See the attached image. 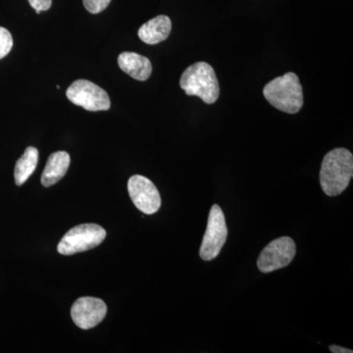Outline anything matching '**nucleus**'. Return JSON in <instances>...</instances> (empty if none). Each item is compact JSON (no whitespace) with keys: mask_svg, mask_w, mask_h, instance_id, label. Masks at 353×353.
I'll return each instance as SVG.
<instances>
[{"mask_svg":"<svg viewBox=\"0 0 353 353\" xmlns=\"http://www.w3.org/2000/svg\"><path fill=\"white\" fill-rule=\"evenodd\" d=\"M296 252V243L289 236L276 239L260 253L257 267L262 273H271L285 268L292 263Z\"/></svg>","mask_w":353,"mask_h":353,"instance_id":"nucleus-7","label":"nucleus"},{"mask_svg":"<svg viewBox=\"0 0 353 353\" xmlns=\"http://www.w3.org/2000/svg\"><path fill=\"white\" fill-rule=\"evenodd\" d=\"M83 2L88 12L99 14L108 8L111 0H83Z\"/></svg>","mask_w":353,"mask_h":353,"instance_id":"nucleus-15","label":"nucleus"},{"mask_svg":"<svg viewBox=\"0 0 353 353\" xmlns=\"http://www.w3.org/2000/svg\"><path fill=\"white\" fill-rule=\"evenodd\" d=\"M128 192L136 208L145 214L157 213L161 206V197L154 183L141 175H134L128 182Z\"/></svg>","mask_w":353,"mask_h":353,"instance_id":"nucleus-8","label":"nucleus"},{"mask_svg":"<svg viewBox=\"0 0 353 353\" xmlns=\"http://www.w3.org/2000/svg\"><path fill=\"white\" fill-rule=\"evenodd\" d=\"M72 103L88 111H105L111 106L109 95L103 88L88 80H77L66 92Z\"/></svg>","mask_w":353,"mask_h":353,"instance_id":"nucleus-6","label":"nucleus"},{"mask_svg":"<svg viewBox=\"0 0 353 353\" xmlns=\"http://www.w3.org/2000/svg\"><path fill=\"white\" fill-rule=\"evenodd\" d=\"M29 2L37 14L41 13V11H48L52 4V0H29Z\"/></svg>","mask_w":353,"mask_h":353,"instance_id":"nucleus-16","label":"nucleus"},{"mask_svg":"<svg viewBox=\"0 0 353 353\" xmlns=\"http://www.w3.org/2000/svg\"><path fill=\"white\" fill-rule=\"evenodd\" d=\"M172 22L168 16L159 15L141 26L139 30V38L148 44H157L170 36Z\"/></svg>","mask_w":353,"mask_h":353,"instance_id":"nucleus-11","label":"nucleus"},{"mask_svg":"<svg viewBox=\"0 0 353 353\" xmlns=\"http://www.w3.org/2000/svg\"><path fill=\"white\" fill-rule=\"evenodd\" d=\"M330 350L333 353H352V350L348 348L339 347V345H330Z\"/></svg>","mask_w":353,"mask_h":353,"instance_id":"nucleus-17","label":"nucleus"},{"mask_svg":"<svg viewBox=\"0 0 353 353\" xmlns=\"http://www.w3.org/2000/svg\"><path fill=\"white\" fill-rule=\"evenodd\" d=\"M13 46V39L10 32L6 28L0 27V59L6 57Z\"/></svg>","mask_w":353,"mask_h":353,"instance_id":"nucleus-14","label":"nucleus"},{"mask_svg":"<svg viewBox=\"0 0 353 353\" xmlns=\"http://www.w3.org/2000/svg\"><path fill=\"white\" fill-rule=\"evenodd\" d=\"M118 64L123 72L137 81L148 80L152 73V65L148 57L136 52H123L118 57Z\"/></svg>","mask_w":353,"mask_h":353,"instance_id":"nucleus-10","label":"nucleus"},{"mask_svg":"<svg viewBox=\"0 0 353 353\" xmlns=\"http://www.w3.org/2000/svg\"><path fill=\"white\" fill-rule=\"evenodd\" d=\"M353 176V155L347 148H334L325 155L320 170L323 192L336 196L345 192Z\"/></svg>","mask_w":353,"mask_h":353,"instance_id":"nucleus-1","label":"nucleus"},{"mask_svg":"<svg viewBox=\"0 0 353 353\" xmlns=\"http://www.w3.org/2000/svg\"><path fill=\"white\" fill-rule=\"evenodd\" d=\"M70 162L69 153L66 152H53L48 157L46 168L41 174V182L43 187L50 188L59 182L68 171Z\"/></svg>","mask_w":353,"mask_h":353,"instance_id":"nucleus-12","label":"nucleus"},{"mask_svg":"<svg viewBox=\"0 0 353 353\" xmlns=\"http://www.w3.org/2000/svg\"><path fill=\"white\" fill-rule=\"evenodd\" d=\"M108 313V306L101 299L85 296L77 299L71 308L74 323L83 330L94 328Z\"/></svg>","mask_w":353,"mask_h":353,"instance_id":"nucleus-9","label":"nucleus"},{"mask_svg":"<svg viewBox=\"0 0 353 353\" xmlns=\"http://www.w3.org/2000/svg\"><path fill=\"white\" fill-rule=\"evenodd\" d=\"M105 238L106 231L99 225L92 223L79 225L65 234L57 246V250L63 255L87 252L101 245Z\"/></svg>","mask_w":353,"mask_h":353,"instance_id":"nucleus-4","label":"nucleus"},{"mask_svg":"<svg viewBox=\"0 0 353 353\" xmlns=\"http://www.w3.org/2000/svg\"><path fill=\"white\" fill-rule=\"evenodd\" d=\"M263 95L272 106L282 112L296 114L303 106V85L299 77L292 72L267 83Z\"/></svg>","mask_w":353,"mask_h":353,"instance_id":"nucleus-2","label":"nucleus"},{"mask_svg":"<svg viewBox=\"0 0 353 353\" xmlns=\"http://www.w3.org/2000/svg\"><path fill=\"white\" fill-rule=\"evenodd\" d=\"M180 87L190 97H197L206 104L219 99L220 87L213 67L206 62H196L183 71Z\"/></svg>","mask_w":353,"mask_h":353,"instance_id":"nucleus-3","label":"nucleus"},{"mask_svg":"<svg viewBox=\"0 0 353 353\" xmlns=\"http://www.w3.org/2000/svg\"><path fill=\"white\" fill-rule=\"evenodd\" d=\"M39 162V150L34 146L26 148L24 154L16 162L14 176L17 185H22L36 170Z\"/></svg>","mask_w":353,"mask_h":353,"instance_id":"nucleus-13","label":"nucleus"},{"mask_svg":"<svg viewBox=\"0 0 353 353\" xmlns=\"http://www.w3.org/2000/svg\"><path fill=\"white\" fill-rule=\"evenodd\" d=\"M228 228L224 213L214 204L209 212L208 228L202 240L199 255L204 261H211L219 255L226 243Z\"/></svg>","mask_w":353,"mask_h":353,"instance_id":"nucleus-5","label":"nucleus"}]
</instances>
